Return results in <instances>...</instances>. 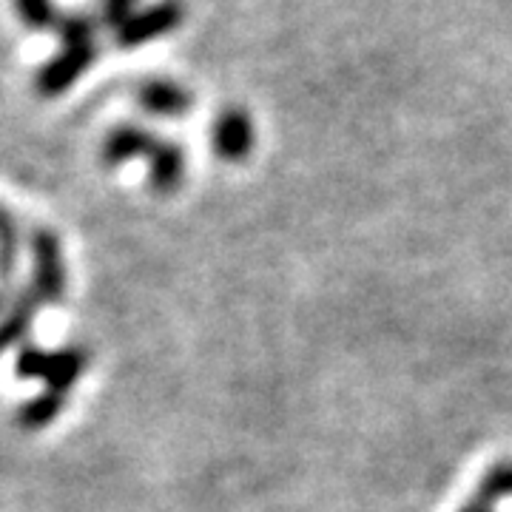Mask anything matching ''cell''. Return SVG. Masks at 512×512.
<instances>
[{
	"label": "cell",
	"instance_id": "cell-1",
	"mask_svg": "<svg viewBox=\"0 0 512 512\" xmlns=\"http://www.w3.org/2000/svg\"><path fill=\"white\" fill-rule=\"evenodd\" d=\"M86 365H89V353L83 348H60L49 353L35 345H20L15 373L20 379H40L46 384V393L66 396L83 376Z\"/></svg>",
	"mask_w": 512,
	"mask_h": 512
},
{
	"label": "cell",
	"instance_id": "cell-2",
	"mask_svg": "<svg viewBox=\"0 0 512 512\" xmlns=\"http://www.w3.org/2000/svg\"><path fill=\"white\" fill-rule=\"evenodd\" d=\"M37 308L55 305L66 293V265L60 239L49 228L32 231V285L26 288Z\"/></svg>",
	"mask_w": 512,
	"mask_h": 512
},
{
	"label": "cell",
	"instance_id": "cell-3",
	"mask_svg": "<svg viewBox=\"0 0 512 512\" xmlns=\"http://www.w3.org/2000/svg\"><path fill=\"white\" fill-rule=\"evenodd\" d=\"M185 20V6L180 0H154L148 6H137L117 29L114 40L120 49H140L160 37L171 35Z\"/></svg>",
	"mask_w": 512,
	"mask_h": 512
},
{
	"label": "cell",
	"instance_id": "cell-4",
	"mask_svg": "<svg viewBox=\"0 0 512 512\" xmlns=\"http://www.w3.org/2000/svg\"><path fill=\"white\" fill-rule=\"evenodd\" d=\"M94 60H97V40L94 43L60 46V52L37 69V94H43V97H60V94H66L83 74L92 69Z\"/></svg>",
	"mask_w": 512,
	"mask_h": 512
},
{
	"label": "cell",
	"instance_id": "cell-5",
	"mask_svg": "<svg viewBox=\"0 0 512 512\" xmlns=\"http://www.w3.org/2000/svg\"><path fill=\"white\" fill-rule=\"evenodd\" d=\"M256 143V128L251 114L242 109H225L214 120L211 128V146L214 154L225 163H242Z\"/></svg>",
	"mask_w": 512,
	"mask_h": 512
},
{
	"label": "cell",
	"instance_id": "cell-6",
	"mask_svg": "<svg viewBox=\"0 0 512 512\" xmlns=\"http://www.w3.org/2000/svg\"><path fill=\"white\" fill-rule=\"evenodd\" d=\"M137 103L154 117H183L194 109V94L168 77H148L137 89Z\"/></svg>",
	"mask_w": 512,
	"mask_h": 512
},
{
	"label": "cell",
	"instance_id": "cell-7",
	"mask_svg": "<svg viewBox=\"0 0 512 512\" xmlns=\"http://www.w3.org/2000/svg\"><path fill=\"white\" fill-rule=\"evenodd\" d=\"M160 146V137H154L148 128L134 126V123H120L109 131L106 143H103V163L114 168L128 160H151V154Z\"/></svg>",
	"mask_w": 512,
	"mask_h": 512
},
{
	"label": "cell",
	"instance_id": "cell-8",
	"mask_svg": "<svg viewBox=\"0 0 512 512\" xmlns=\"http://www.w3.org/2000/svg\"><path fill=\"white\" fill-rule=\"evenodd\" d=\"M185 168H188V154L180 143L160 140L157 151L148 160V180L157 194H174L185 180Z\"/></svg>",
	"mask_w": 512,
	"mask_h": 512
},
{
	"label": "cell",
	"instance_id": "cell-9",
	"mask_svg": "<svg viewBox=\"0 0 512 512\" xmlns=\"http://www.w3.org/2000/svg\"><path fill=\"white\" fill-rule=\"evenodd\" d=\"M37 311L40 308L32 302V296L26 291H20L12 299V305H6V311L0 316V350L12 348V345H23V339L32 330Z\"/></svg>",
	"mask_w": 512,
	"mask_h": 512
},
{
	"label": "cell",
	"instance_id": "cell-10",
	"mask_svg": "<svg viewBox=\"0 0 512 512\" xmlns=\"http://www.w3.org/2000/svg\"><path fill=\"white\" fill-rule=\"evenodd\" d=\"M20 254V231L15 217L0 208V285H12L18 271Z\"/></svg>",
	"mask_w": 512,
	"mask_h": 512
},
{
	"label": "cell",
	"instance_id": "cell-11",
	"mask_svg": "<svg viewBox=\"0 0 512 512\" xmlns=\"http://www.w3.org/2000/svg\"><path fill=\"white\" fill-rule=\"evenodd\" d=\"M63 396H55V393H40L35 399H29V402L23 404L18 410V424L23 430H43V427H49L52 421L60 416V410H63Z\"/></svg>",
	"mask_w": 512,
	"mask_h": 512
},
{
	"label": "cell",
	"instance_id": "cell-12",
	"mask_svg": "<svg viewBox=\"0 0 512 512\" xmlns=\"http://www.w3.org/2000/svg\"><path fill=\"white\" fill-rule=\"evenodd\" d=\"M12 6H15V15H18L20 23L32 32L55 29L57 20L63 15L55 0H12Z\"/></svg>",
	"mask_w": 512,
	"mask_h": 512
},
{
	"label": "cell",
	"instance_id": "cell-13",
	"mask_svg": "<svg viewBox=\"0 0 512 512\" xmlns=\"http://www.w3.org/2000/svg\"><path fill=\"white\" fill-rule=\"evenodd\" d=\"M55 32L63 46L94 43L97 40V18L89 12H69V15H60Z\"/></svg>",
	"mask_w": 512,
	"mask_h": 512
},
{
	"label": "cell",
	"instance_id": "cell-14",
	"mask_svg": "<svg viewBox=\"0 0 512 512\" xmlns=\"http://www.w3.org/2000/svg\"><path fill=\"white\" fill-rule=\"evenodd\" d=\"M507 495H512V464L495 467L481 484V498H487V501H498V498H507Z\"/></svg>",
	"mask_w": 512,
	"mask_h": 512
},
{
	"label": "cell",
	"instance_id": "cell-15",
	"mask_svg": "<svg viewBox=\"0 0 512 512\" xmlns=\"http://www.w3.org/2000/svg\"><path fill=\"white\" fill-rule=\"evenodd\" d=\"M134 9H137V0H100V15H97V20L103 26L117 29Z\"/></svg>",
	"mask_w": 512,
	"mask_h": 512
},
{
	"label": "cell",
	"instance_id": "cell-16",
	"mask_svg": "<svg viewBox=\"0 0 512 512\" xmlns=\"http://www.w3.org/2000/svg\"><path fill=\"white\" fill-rule=\"evenodd\" d=\"M464 512H493V501H487V498H481V495H478L476 501H473V504H470Z\"/></svg>",
	"mask_w": 512,
	"mask_h": 512
},
{
	"label": "cell",
	"instance_id": "cell-17",
	"mask_svg": "<svg viewBox=\"0 0 512 512\" xmlns=\"http://www.w3.org/2000/svg\"><path fill=\"white\" fill-rule=\"evenodd\" d=\"M3 311H6V299L0 296V316H3Z\"/></svg>",
	"mask_w": 512,
	"mask_h": 512
}]
</instances>
